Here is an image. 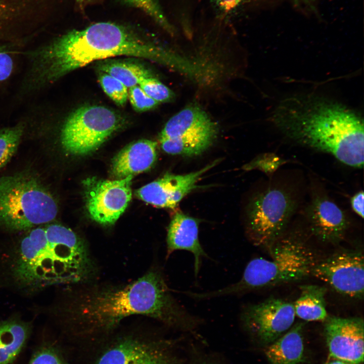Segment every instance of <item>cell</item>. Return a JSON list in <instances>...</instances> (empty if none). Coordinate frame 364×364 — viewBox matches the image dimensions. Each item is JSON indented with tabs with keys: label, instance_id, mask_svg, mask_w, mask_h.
Returning <instances> with one entry per match:
<instances>
[{
	"label": "cell",
	"instance_id": "obj_1",
	"mask_svg": "<svg viewBox=\"0 0 364 364\" xmlns=\"http://www.w3.org/2000/svg\"><path fill=\"white\" fill-rule=\"evenodd\" d=\"M27 54L30 67L26 85L31 90L51 84L97 60L126 56L166 64L170 57L130 29L105 22L69 31Z\"/></svg>",
	"mask_w": 364,
	"mask_h": 364
},
{
	"label": "cell",
	"instance_id": "obj_2",
	"mask_svg": "<svg viewBox=\"0 0 364 364\" xmlns=\"http://www.w3.org/2000/svg\"><path fill=\"white\" fill-rule=\"evenodd\" d=\"M272 121L294 143L330 154L348 166L362 167L363 120L345 106L318 96H296L279 103Z\"/></svg>",
	"mask_w": 364,
	"mask_h": 364
},
{
	"label": "cell",
	"instance_id": "obj_3",
	"mask_svg": "<svg viewBox=\"0 0 364 364\" xmlns=\"http://www.w3.org/2000/svg\"><path fill=\"white\" fill-rule=\"evenodd\" d=\"M161 272L152 270L131 284L91 290L78 296L69 311L97 325L111 326L122 318L142 314L181 329L193 328L197 320L171 294Z\"/></svg>",
	"mask_w": 364,
	"mask_h": 364
},
{
	"label": "cell",
	"instance_id": "obj_4",
	"mask_svg": "<svg viewBox=\"0 0 364 364\" xmlns=\"http://www.w3.org/2000/svg\"><path fill=\"white\" fill-rule=\"evenodd\" d=\"M11 259L12 278L31 288L78 283L87 277L92 267L84 243L59 224L32 230L15 247Z\"/></svg>",
	"mask_w": 364,
	"mask_h": 364
},
{
	"label": "cell",
	"instance_id": "obj_5",
	"mask_svg": "<svg viewBox=\"0 0 364 364\" xmlns=\"http://www.w3.org/2000/svg\"><path fill=\"white\" fill-rule=\"evenodd\" d=\"M270 258H256L237 283L217 290L200 293L201 299L237 295L296 282L309 275L318 261L299 234L284 233L268 248Z\"/></svg>",
	"mask_w": 364,
	"mask_h": 364
},
{
	"label": "cell",
	"instance_id": "obj_6",
	"mask_svg": "<svg viewBox=\"0 0 364 364\" xmlns=\"http://www.w3.org/2000/svg\"><path fill=\"white\" fill-rule=\"evenodd\" d=\"M253 198L247 214V233L256 246H270L285 232L303 202L299 174L275 172Z\"/></svg>",
	"mask_w": 364,
	"mask_h": 364
},
{
	"label": "cell",
	"instance_id": "obj_7",
	"mask_svg": "<svg viewBox=\"0 0 364 364\" xmlns=\"http://www.w3.org/2000/svg\"><path fill=\"white\" fill-rule=\"evenodd\" d=\"M58 205L35 177L25 173L0 177V225L22 231L53 220Z\"/></svg>",
	"mask_w": 364,
	"mask_h": 364
},
{
	"label": "cell",
	"instance_id": "obj_8",
	"mask_svg": "<svg viewBox=\"0 0 364 364\" xmlns=\"http://www.w3.org/2000/svg\"><path fill=\"white\" fill-rule=\"evenodd\" d=\"M121 124L114 111L103 106L80 107L66 119L61 130V142L67 153L86 155L97 149Z\"/></svg>",
	"mask_w": 364,
	"mask_h": 364
},
{
	"label": "cell",
	"instance_id": "obj_9",
	"mask_svg": "<svg viewBox=\"0 0 364 364\" xmlns=\"http://www.w3.org/2000/svg\"><path fill=\"white\" fill-rule=\"evenodd\" d=\"M311 275L326 283L335 291L360 299L364 290V262L362 252L344 250L318 261Z\"/></svg>",
	"mask_w": 364,
	"mask_h": 364
},
{
	"label": "cell",
	"instance_id": "obj_10",
	"mask_svg": "<svg viewBox=\"0 0 364 364\" xmlns=\"http://www.w3.org/2000/svg\"><path fill=\"white\" fill-rule=\"evenodd\" d=\"M295 316L293 303L270 297L245 307L241 317L252 336L261 343L269 345L292 326Z\"/></svg>",
	"mask_w": 364,
	"mask_h": 364
},
{
	"label": "cell",
	"instance_id": "obj_11",
	"mask_svg": "<svg viewBox=\"0 0 364 364\" xmlns=\"http://www.w3.org/2000/svg\"><path fill=\"white\" fill-rule=\"evenodd\" d=\"M309 194L302 213L309 230L323 242L339 243L349 225L347 214L320 186L311 187Z\"/></svg>",
	"mask_w": 364,
	"mask_h": 364
},
{
	"label": "cell",
	"instance_id": "obj_12",
	"mask_svg": "<svg viewBox=\"0 0 364 364\" xmlns=\"http://www.w3.org/2000/svg\"><path fill=\"white\" fill-rule=\"evenodd\" d=\"M133 175L116 180L87 181L86 208L90 218L104 225L114 223L131 199Z\"/></svg>",
	"mask_w": 364,
	"mask_h": 364
},
{
	"label": "cell",
	"instance_id": "obj_13",
	"mask_svg": "<svg viewBox=\"0 0 364 364\" xmlns=\"http://www.w3.org/2000/svg\"><path fill=\"white\" fill-rule=\"evenodd\" d=\"M324 333L331 356L350 364L363 360V320L359 317L328 316Z\"/></svg>",
	"mask_w": 364,
	"mask_h": 364
},
{
	"label": "cell",
	"instance_id": "obj_14",
	"mask_svg": "<svg viewBox=\"0 0 364 364\" xmlns=\"http://www.w3.org/2000/svg\"><path fill=\"white\" fill-rule=\"evenodd\" d=\"M219 162L216 160L201 169L186 174L166 173L162 177L139 189V198L155 206L175 208L189 193L198 188L202 176Z\"/></svg>",
	"mask_w": 364,
	"mask_h": 364
},
{
	"label": "cell",
	"instance_id": "obj_15",
	"mask_svg": "<svg viewBox=\"0 0 364 364\" xmlns=\"http://www.w3.org/2000/svg\"><path fill=\"white\" fill-rule=\"evenodd\" d=\"M199 221L183 212H177L168 225L166 237V258L176 250L191 252L194 257V274L197 278L202 259L208 257L199 239Z\"/></svg>",
	"mask_w": 364,
	"mask_h": 364
},
{
	"label": "cell",
	"instance_id": "obj_16",
	"mask_svg": "<svg viewBox=\"0 0 364 364\" xmlns=\"http://www.w3.org/2000/svg\"><path fill=\"white\" fill-rule=\"evenodd\" d=\"M217 126L199 107L188 106L171 117L166 122L159 140L182 136H217Z\"/></svg>",
	"mask_w": 364,
	"mask_h": 364
},
{
	"label": "cell",
	"instance_id": "obj_17",
	"mask_svg": "<svg viewBox=\"0 0 364 364\" xmlns=\"http://www.w3.org/2000/svg\"><path fill=\"white\" fill-rule=\"evenodd\" d=\"M157 147L156 142L148 140H139L127 145L114 157L112 173L123 178L150 169L157 159Z\"/></svg>",
	"mask_w": 364,
	"mask_h": 364
},
{
	"label": "cell",
	"instance_id": "obj_18",
	"mask_svg": "<svg viewBox=\"0 0 364 364\" xmlns=\"http://www.w3.org/2000/svg\"><path fill=\"white\" fill-rule=\"evenodd\" d=\"M170 353L133 341H126L106 351L98 364H159Z\"/></svg>",
	"mask_w": 364,
	"mask_h": 364
},
{
	"label": "cell",
	"instance_id": "obj_19",
	"mask_svg": "<svg viewBox=\"0 0 364 364\" xmlns=\"http://www.w3.org/2000/svg\"><path fill=\"white\" fill-rule=\"evenodd\" d=\"M304 324L294 325L268 345L265 353L269 364H298L304 360Z\"/></svg>",
	"mask_w": 364,
	"mask_h": 364
},
{
	"label": "cell",
	"instance_id": "obj_20",
	"mask_svg": "<svg viewBox=\"0 0 364 364\" xmlns=\"http://www.w3.org/2000/svg\"><path fill=\"white\" fill-rule=\"evenodd\" d=\"M30 333L27 324L8 320L0 323V364H10L24 347Z\"/></svg>",
	"mask_w": 364,
	"mask_h": 364
},
{
	"label": "cell",
	"instance_id": "obj_21",
	"mask_svg": "<svg viewBox=\"0 0 364 364\" xmlns=\"http://www.w3.org/2000/svg\"><path fill=\"white\" fill-rule=\"evenodd\" d=\"M300 287V295L293 304L295 315L306 321H324L328 316L325 300L326 288L316 285H304Z\"/></svg>",
	"mask_w": 364,
	"mask_h": 364
},
{
	"label": "cell",
	"instance_id": "obj_22",
	"mask_svg": "<svg viewBox=\"0 0 364 364\" xmlns=\"http://www.w3.org/2000/svg\"><path fill=\"white\" fill-rule=\"evenodd\" d=\"M105 72L122 82L128 88L139 85L144 79L153 76L144 66L134 62L123 61H106L98 67Z\"/></svg>",
	"mask_w": 364,
	"mask_h": 364
},
{
	"label": "cell",
	"instance_id": "obj_23",
	"mask_svg": "<svg viewBox=\"0 0 364 364\" xmlns=\"http://www.w3.org/2000/svg\"><path fill=\"white\" fill-rule=\"evenodd\" d=\"M216 136L213 135L190 136L159 140L162 150L173 155L194 156L207 150Z\"/></svg>",
	"mask_w": 364,
	"mask_h": 364
},
{
	"label": "cell",
	"instance_id": "obj_24",
	"mask_svg": "<svg viewBox=\"0 0 364 364\" xmlns=\"http://www.w3.org/2000/svg\"><path fill=\"white\" fill-rule=\"evenodd\" d=\"M22 123L0 130V169L9 162L16 152L23 135Z\"/></svg>",
	"mask_w": 364,
	"mask_h": 364
},
{
	"label": "cell",
	"instance_id": "obj_25",
	"mask_svg": "<svg viewBox=\"0 0 364 364\" xmlns=\"http://www.w3.org/2000/svg\"><path fill=\"white\" fill-rule=\"evenodd\" d=\"M99 81L106 94L117 105L124 106L128 97V88L122 82L105 72H101Z\"/></svg>",
	"mask_w": 364,
	"mask_h": 364
},
{
	"label": "cell",
	"instance_id": "obj_26",
	"mask_svg": "<svg viewBox=\"0 0 364 364\" xmlns=\"http://www.w3.org/2000/svg\"><path fill=\"white\" fill-rule=\"evenodd\" d=\"M151 17L170 34L174 33V28L169 22L156 0H124Z\"/></svg>",
	"mask_w": 364,
	"mask_h": 364
},
{
	"label": "cell",
	"instance_id": "obj_27",
	"mask_svg": "<svg viewBox=\"0 0 364 364\" xmlns=\"http://www.w3.org/2000/svg\"><path fill=\"white\" fill-rule=\"evenodd\" d=\"M139 85L148 96L159 103L168 101L174 96L171 89L153 76L143 79Z\"/></svg>",
	"mask_w": 364,
	"mask_h": 364
},
{
	"label": "cell",
	"instance_id": "obj_28",
	"mask_svg": "<svg viewBox=\"0 0 364 364\" xmlns=\"http://www.w3.org/2000/svg\"><path fill=\"white\" fill-rule=\"evenodd\" d=\"M282 164L283 160L275 154L266 153L255 158L244 165L243 168L245 170H259L270 175L276 172Z\"/></svg>",
	"mask_w": 364,
	"mask_h": 364
},
{
	"label": "cell",
	"instance_id": "obj_29",
	"mask_svg": "<svg viewBox=\"0 0 364 364\" xmlns=\"http://www.w3.org/2000/svg\"><path fill=\"white\" fill-rule=\"evenodd\" d=\"M128 98L133 109L137 112L149 110L159 104L148 96L139 85L129 88Z\"/></svg>",
	"mask_w": 364,
	"mask_h": 364
},
{
	"label": "cell",
	"instance_id": "obj_30",
	"mask_svg": "<svg viewBox=\"0 0 364 364\" xmlns=\"http://www.w3.org/2000/svg\"><path fill=\"white\" fill-rule=\"evenodd\" d=\"M28 364H68L64 362L56 352L49 347L37 350Z\"/></svg>",
	"mask_w": 364,
	"mask_h": 364
},
{
	"label": "cell",
	"instance_id": "obj_31",
	"mask_svg": "<svg viewBox=\"0 0 364 364\" xmlns=\"http://www.w3.org/2000/svg\"><path fill=\"white\" fill-rule=\"evenodd\" d=\"M11 53L6 46H0V82L8 79L13 72L14 61Z\"/></svg>",
	"mask_w": 364,
	"mask_h": 364
},
{
	"label": "cell",
	"instance_id": "obj_32",
	"mask_svg": "<svg viewBox=\"0 0 364 364\" xmlns=\"http://www.w3.org/2000/svg\"><path fill=\"white\" fill-rule=\"evenodd\" d=\"M352 210L360 216L363 218V192L359 191L355 194L350 199Z\"/></svg>",
	"mask_w": 364,
	"mask_h": 364
},
{
	"label": "cell",
	"instance_id": "obj_33",
	"mask_svg": "<svg viewBox=\"0 0 364 364\" xmlns=\"http://www.w3.org/2000/svg\"><path fill=\"white\" fill-rule=\"evenodd\" d=\"M242 0H216V4L219 8L225 12H229L237 8Z\"/></svg>",
	"mask_w": 364,
	"mask_h": 364
},
{
	"label": "cell",
	"instance_id": "obj_34",
	"mask_svg": "<svg viewBox=\"0 0 364 364\" xmlns=\"http://www.w3.org/2000/svg\"><path fill=\"white\" fill-rule=\"evenodd\" d=\"M159 364H181L180 361L175 355L169 354Z\"/></svg>",
	"mask_w": 364,
	"mask_h": 364
},
{
	"label": "cell",
	"instance_id": "obj_35",
	"mask_svg": "<svg viewBox=\"0 0 364 364\" xmlns=\"http://www.w3.org/2000/svg\"><path fill=\"white\" fill-rule=\"evenodd\" d=\"M326 364H350V363L336 359L335 360H333L330 362H329Z\"/></svg>",
	"mask_w": 364,
	"mask_h": 364
},
{
	"label": "cell",
	"instance_id": "obj_36",
	"mask_svg": "<svg viewBox=\"0 0 364 364\" xmlns=\"http://www.w3.org/2000/svg\"><path fill=\"white\" fill-rule=\"evenodd\" d=\"M4 8V5L3 4L2 0H0V18L3 14Z\"/></svg>",
	"mask_w": 364,
	"mask_h": 364
},
{
	"label": "cell",
	"instance_id": "obj_37",
	"mask_svg": "<svg viewBox=\"0 0 364 364\" xmlns=\"http://www.w3.org/2000/svg\"><path fill=\"white\" fill-rule=\"evenodd\" d=\"M76 1H77V2H78V3H85V2H86L89 1H90V0H76Z\"/></svg>",
	"mask_w": 364,
	"mask_h": 364
}]
</instances>
